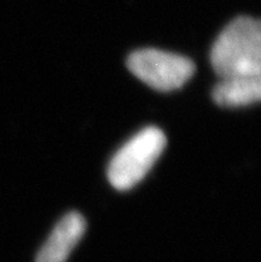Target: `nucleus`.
<instances>
[{"label":"nucleus","mask_w":261,"mask_h":262,"mask_svg":"<svg viewBox=\"0 0 261 262\" xmlns=\"http://www.w3.org/2000/svg\"><path fill=\"white\" fill-rule=\"evenodd\" d=\"M212 68L220 79L229 76H260V21L240 16L225 27L211 50Z\"/></svg>","instance_id":"f257e3e1"},{"label":"nucleus","mask_w":261,"mask_h":262,"mask_svg":"<svg viewBox=\"0 0 261 262\" xmlns=\"http://www.w3.org/2000/svg\"><path fill=\"white\" fill-rule=\"evenodd\" d=\"M167 145L162 129L148 126L127 141L109 163L107 176L117 190H128L142 181Z\"/></svg>","instance_id":"f03ea898"},{"label":"nucleus","mask_w":261,"mask_h":262,"mask_svg":"<svg viewBox=\"0 0 261 262\" xmlns=\"http://www.w3.org/2000/svg\"><path fill=\"white\" fill-rule=\"evenodd\" d=\"M127 67L136 77L160 92L180 90L195 73L191 59L155 48L132 52Z\"/></svg>","instance_id":"7ed1b4c3"},{"label":"nucleus","mask_w":261,"mask_h":262,"mask_svg":"<svg viewBox=\"0 0 261 262\" xmlns=\"http://www.w3.org/2000/svg\"><path fill=\"white\" fill-rule=\"evenodd\" d=\"M86 232V220L77 212L67 213L53 228L36 256V262H66Z\"/></svg>","instance_id":"20e7f679"},{"label":"nucleus","mask_w":261,"mask_h":262,"mask_svg":"<svg viewBox=\"0 0 261 262\" xmlns=\"http://www.w3.org/2000/svg\"><path fill=\"white\" fill-rule=\"evenodd\" d=\"M261 97L260 76H229L220 79L212 90V99L220 106H245Z\"/></svg>","instance_id":"39448f33"}]
</instances>
